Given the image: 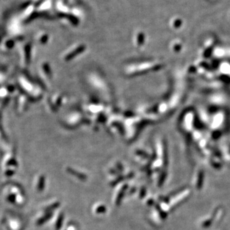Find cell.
Segmentation results:
<instances>
[{
	"instance_id": "cell-5",
	"label": "cell",
	"mask_w": 230,
	"mask_h": 230,
	"mask_svg": "<svg viewBox=\"0 0 230 230\" xmlns=\"http://www.w3.org/2000/svg\"><path fill=\"white\" fill-rule=\"evenodd\" d=\"M60 206V203L59 202H55L52 204V205L46 207L44 209V212L46 213H49V212H53L56 208H58Z\"/></svg>"
},
{
	"instance_id": "cell-10",
	"label": "cell",
	"mask_w": 230,
	"mask_h": 230,
	"mask_svg": "<svg viewBox=\"0 0 230 230\" xmlns=\"http://www.w3.org/2000/svg\"><path fill=\"white\" fill-rule=\"evenodd\" d=\"M110 173H111V174L112 175H119V172H118V170H112H112H110Z\"/></svg>"
},
{
	"instance_id": "cell-8",
	"label": "cell",
	"mask_w": 230,
	"mask_h": 230,
	"mask_svg": "<svg viewBox=\"0 0 230 230\" xmlns=\"http://www.w3.org/2000/svg\"><path fill=\"white\" fill-rule=\"evenodd\" d=\"M106 212V208L105 206H104V205L99 206L98 208H97V209H96V212L98 214H102Z\"/></svg>"
},
{
	"instance_id": "cell-6",
	"label": "cell",
	"mask_w": 230,
	"mask_h": 230,
	"mask_svg": "<svg viewBox=\"0 0 230 230\" xmlns=\"http://www.w3.org/2000/svg\"><path fill=\"white\" fill-rule=\"evenodd\" d=\"M125 179H127V176H122V175H119L115 180L111 182V186L115 187V185H116L120 183L121 182L123 181Z\"/></svg>"
},
{
	"instance_id": "cell-3",
	"label": "cell",
	"mask_w": 230,
	"mask_h": 230,
	"mask_svg": "<svg viewBox=\"0 0 230 230\" xmlns=\"http://www.w3.org/2000/svg\"><path fill=\"white\" fill-rule=\"evenodd\" d=\"M53 216V212H49V213H46V215H44V216L42 217V218H40L37 220V224L39 226H40L44 223H45L46 222H47V220H49Z\"/></svg>"
},
{
	"instance_id": "cell-11",
	"label": "cell",
	"mask_w": 230,
	"mask_h": 230,
	"mask_svg": "<svg viewBox=\"0 0 230 230\" xmlns=\"http://www.w3.org/2000/svg\"><path fill=\"white\" fill-rule=\"evenodd\" d=\"M145 196V189H142L140 192V198H143Z\"/></svg>"
},
{
	"instance_id": "cell-13",
	"label": "cell",
	"mask_w": 230,
	"mask_h": 230,
	"mask_svg": "<svg viewBox=\"0 0 230 230\" xmlns=\"http://www.w3.org/2000/svg\"><path fill=\"white\" fill-rule=\"evenodd\" d=\"M135 191H136V189L135 188H132L131 190H130V191H129V193L130 194H132Z\"/></svg>"
},
{
	"instance_id": "cell-1",
	"label": "cell",
	"mask_w": 230,
	"mask_h": 230,
	"mask_svg": "<svg viewBox=\"0 0 230 230\" xmlns=\"http://www.w3.org/2000/svg\"><path fill=\"white\" fill-rule=\"evenodd\" d=\"M128 187H129V186L127 184H125V185H123L122 187H121V189L118 192V195H117V197H116V205L117 206L120 205L121 201H122V199L125 196V193H126V190L128 189Z\"/></svg>"
},
{
	"instance_id": "cell-2",
	"label": "cell",
	"mask_w": 230,
	"mask_h": 230,
	"mask_svg": "<svg viewBox=\"0 0 230 230\" xmlns=\"http://www.w3.org/2000/svg\"><path fill=\"white\" fill-rule=\"evenodd\" d=\"M67 170L69 173H70L71 175L77 177V179H79V180H81L82 181H86V180H87V176L83 174V173H81L79 171H77L75 170H73V169L70 168H67Z\"/></svg>"
},
{
	"instance_id": "cell-9",
	"label": "cell",
	"mask_w": 230,
	"mask_h": 230,
	"mask_svg": "<svg viewBox=\"0 0 230 230\" xmlns=\"http://www.w3.org/2000/svg\"><path fill=\"white\" fill-rule=\"evenodd\" d=\"M116 168L118 169V170L120 171H123V167L122 165H121L120 163H117L116 164Z\"/></svg>"
},
{
	"instance_id": "cell-12",
	"label": "cell",
	"mask_w": 230,
	"mask_h": 230,
	"mask_svg": "<svg viewBox=\"0 0 230 230\" xmlns=\"http://www.w3.org/2000/svg\"><path fill=\"white\" fill-rule=\"evenodd\" d=\"M134 176V175L133 173H130L129 174H128V175L127 176V179H132V178H133Z\"/></svg>"
},
{
	"instance_id": "cell-4",
	"label": "cell",
	"mask_w": 230,
	"mask_h": 230,
	"mask_svg": "<svg viewBox=\"0 0 230 230\" xmlns=\"http://www.w3.org/2000/svg\"><path fill=\"white\" fill-rule=\"evenodd\" d=\"M63 220H64V215L63 213H61L59 215L58 218L57 219V221H56V225H55L56 230H60L61 228L62 227Z\"/></svg>"
},
{
	"instance_id": "cell-7",
	"label": "cell",
	"mask_w": 230,
	"mask_h": 230,
	"mask_svg": "<svg viewBox=\"0 0 230 230\" xmlns=\"http://www.w3.org/2000/svg\"><path fill=\"white\" fill-rule=\"evenodd\" d=\"M44 186H45V178L44 176H42L40 177V179H39L38 186H37L38 190L39 191H42V190H43V189H44Z\"/></svg>"
}]
</instances>
